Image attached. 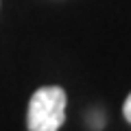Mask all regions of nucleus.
<instances>
[{
    "mask_svg": "<svg viewBox=\"0 0 131 131\" xmlns=\"http://www.w3.org/2000/svg\"><path fill=\"white\" fill-rule=\"evenodd\" d=\"M68 96L59 85H42L28 98L26 127L28 131H59L66 122Z\"/></svg>",
    "mask_w": 131,
    "mask_h": 131,
    "instance_id": "obj_1",
    "label": "nucleus"
},
{
    "mask_svg": "<svg viewBox=\"0 0 131 131\" xmlns=\"http://www.w3.org/2000/svg\"><path fill=\"white\" fill-rule=\"evenodd\" d=\"M122 116H125V120L131 125V92H129V96L125 98V105H122Z\"/></svg>",
    "mask_w": 131,
    "mask_h": 131,
    "instance_id": "obj_2",
    "label": "nucleus"
}]
</instances>
